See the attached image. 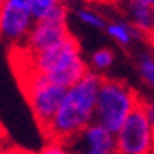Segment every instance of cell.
<instances>
[{
	"mask_svg": "<svg viewBox=\"0 0 154 154\" xmlns=\"http://www.w3.org/2000/svg\"><path fill=\"white\" fill-rule=\"evenodd\" d=\"M147 109H149V118H151L152 130H154V100H147Z\"/></svg>",
	"mask_w": 154,
	"mask_h": 154,
	"instance_id": "19",
	"label": "cell"
},
{
	"mask_svg": "<svg viewBox=\"0 0 154 154\" xmlns=\"http://www.w3.org/2000/svg\"><path fill=\"white\" fill-rule=\"evenodd\" d=\"M114 154H154V130L149 118L147 100L130 114L116 135Z\"/></svg>",
	"mask_w": 154,
	"mask_h": 154,
	"instance_id": "5",
	"label": "cell"
},
{
	"mask_svg": "<svg viewBox=\"0 0 154 154\" xmlns=\"http://www.w3.org/2000/svg\"><path fill=\"white\" fill-rule=\"evenodd\" d=\"M29 9H31V16L33 19H43L57 7V0H29Z\"/></svg>",
	"mask_w": 154,
	"mask_h": 154,
	"instance_id": "14",
	"label": "cell"
},
{
	"mask_svg": "<svg viewBox=\"0 0 154 154\" xmlns=\"http://www.w3.org/2000/svg\"><path fill=\"white\" fill-rule=\"evenodd\" d=\"M104 33L111 38V42L114 45H118L121 49H130L135 42H140L142 38H146L121 16L119 17H107Z\"/></svg>",
	"mask_w": 154,
	"mask_h": 154,
	"instance_id": "10",
	"label": "cell"
},
{
	"mask_svg": "<svg viewBox=\"0 0 154 154\" xmlns=\"http://www.w3.org/2000/svg\"><path fill=\"white\" fill-rule=\"evenodd\" d=\"M144 102L137 88L121 78L102 76L95 106V123L116 135L125 121Z\"/></svg>",
	"mask_w": 154,
	"mask_h": 154,
	"instance_id": "3",
	"label": "cell"
},
{
	"mask_svg": "<svg viewBox=\"0 0 154 154\" xmlns=\"http://www.w3.org/2000/svg\"><path fill=\"white\" fill-rule=\"evenodd\" d=\"M35 154H75L73 147L69 142H63V140H45L38 151Z\"/></svg>",
	"mask_w": 154,
	"mask_h": 154,
	"instance_id": "15",
	"label": "cell"
},
{
	"mask_svg": "<svg viewBox=\"0 0 154 154\" xmlns=\"http://www.w3.org/2000/svg\"><path fill=\"white\" fill-rule=\"evenodd\" d=\"M100 82V75L88 71L80 82L66 90L63 102L45 133V140L71 142L95 121V106Z\"/></svg>",
	"mask_w": 154,
	"mask_h": 154,
	"instance_id": "2",
	"label": "cell"
},
{
	"mask_svg": "<svg viewBox=\"0 0 154 154\" xmlns=\"http://www.w3.org/2000/svg\"><path fill=\"white\" fill-rule=\"evenodd\" d=\"M73 149H85V151H94V152L102 154H114V146L116 139L114 133L109 132L99 123H92L78 135L76 139L69 142Z\"/></svg>",
	"mask_w": 154,
	"mask_h": 154,
	"instance_id": "8",
	"label": "cell"
},
{
	"mask_svg": "<svg viewBox=\"0 0 154 154\" xmlns=\"http://www.w3.org/2000/svg\"><path fill=\"white\" fill-rule=\"evenodd\" d=\"M11 57L16 64L14 69L17 76L38 75L63 88L73 87L88 73L87 57L83 56L82 45L73 33L66 40L36 54H29L19 47H14Z\"/></svg>",
	"mask_w": 154,
	"mask_h": 154,
	"instance_id": "1",
	"label": "cell"
},
{
	"mask_svg": "<svg viewBox=\"0 0 154 154\" xmlns=\"http://www.w3.org/2000/svg\"><path fill=\"white\" fill-rule=\"evenodd\" d=\"M151 2H152V5H154V0H151Z\"/></svg>",
	"mask_w": 154,
	"mask_h": 154,
	"instance_id": "21",
	"label": "cell"
},
{
	"mask_svg": "<svg viewBox=\"0 0 154 154\" xmlns=\"http://www.w3.org/2000/svg\"><path fill=\"white\" fill-rule=\"evenodd\" d=\"M92 4H99V5H119L121 0H88Z\"/></svg>",
	"mask_w": 154,
	"mask_h": 154,
	"instance_id": "17",
	"label": "cell"
},
{
	"mask_svg": "<svg viewBox=\"0 0 154 154\" xmlns=\"http://www.w3.org/2000/svg\"><path fill=\"white\" fill-rule=\"evenodd\" d=\"M17 78L36 125L45 135L68 88L50 83L38 75H19Z\"/></svg>",
	"mask_w": 154,
	"mask_h": 154,
	"instance_id": "4",
	"label": "cell"
},
{
	"mask_svg": "<svg viewBox=\"0 0 154 154\" xmlns=\"http://www.w3.org/2000/svg\"><path fill=\"white\" fill-rule=\"evenodd\" d=\"M29 4V0H0V40L11 49L21 47L35 24Z\"/></svg>",
	"mask_w": 154,
	"mask_h": 154,
	"instance_id": "7",
	"label": "cell"
},
{
	"mask_svg": "<svg viewBox=\"0 0 154 154\" xmlns=\"http://www.w3.org/2000/svg\"><path fill=\"white\" fill-rule=\"evenodd\" d=\"M114 61H116V54L111 47H99V49L92 50L90 56L87 57L88 71L97 73L100 76H106V73L112 68Z\"/></svg>",
	"mask_w": 154,
	"mask_h": 154,
	"instance_id": "12",
	"label": "cell"
},
{
	"mask_svg": "<svg viewBox=\"0 0 154 154\" xmlns=\"http://www.w3.org/2000/svg\"><path fill=\"white\" fill-rule=\"evenodd\" d=\"M71 14L75 16V19L78 23H82L83 26L104 31L106 24H107V16L104 12H100L92 2H82L71 7Z\"/></svg>",
	"mask_w": 154,
	"mask_h": 154,
	"instance_id": "11",
	"label": "cell"
},
{
	"mask_svg": "<svg viewBox=\"0 0 154 154\" xmlns=\"http://www.w3.org/2000/svg\"><path fill=\"white\" fill-rule=\"evenodd\" d=\"M82 2H88V0H57V4H61V5H66V7H73V5H76V4H82Z\"/></svg>",
	"mask_w": 154,
	"mask_h": 154,
	"instance_id": "18",
	"label": "cell"
},
{
	"mask_svg": "<svg viewBox=\"0 0 154 154\" xmlns=\"http://www.w3.org/2000/svg\"><path fill=\"white\" fill-rule=\"evenodd\" d=\"M75 154H102V152H94V151H85V149H73Z\"/></svg>",
	"mask_w": 154,
	"mask_h": 154,
	"instance_id": "20",
	"label": "cell"
},
{
	"mask_svg": "<svg viewBox=\"0 0 154 154\" xmlns=\"http://www.w3.org/2000/svg\"><path fill=\"white\" fill-rule=\"evenodd\" d=\"M0 154H35V152L19 146H2L0 147Z\"/></svg>",
	"mask_w": 154,
	"mask_h": 154,
	"instance_id": "16",
	"label": "cell"
},
{
	"mask_svg": "<svg viewBox=\"0 0 154 154\" xmlns=\"http://www.w3.org/2000/svg\"><path fill=\"white\" fill-rule=\"evenodd\" d=\"M118 7L121 17H125L137 31H140L146 38H149L154 21L152 2L151 0H121Z\"/></svg>",
	"mask_w": 154,
	"mask_h": 154,
	"instance_id": "9",
	"label": "cell"
},
{
	"mask_svg": "<svg viewBox=\"0 0 154 154\" xmlns=\"http://www.w3.org/2000/svg\"><path fill=\"white\" fill-rule=\"evenodd\" d=\"M137 71L142 82L154 90V54L149 50H142L137 56Z\"/></svg>",
	"mask_w": 154,
	"mask_h": 154,
	"instance_id": "13",
	"label": "cell"
},
{
	"mask_svg": "<svg viewBox=\"0 0 154 154\" xmlns=\"http://www.w3.org/2000/svg\"><path fill=\"white\" fill-rule=\"evenodd\" d=\"M69 14V7L57 4V7L47 17L35 21L26 42L19 49H23L24 52H29V54H36V52H42V50L66 40L71 35Z\"/></svg>",
	"mask_w": 154,
	"mask_h": 154,
	"instance_id": "6",
	"label": "cell"
}]
</instances>
